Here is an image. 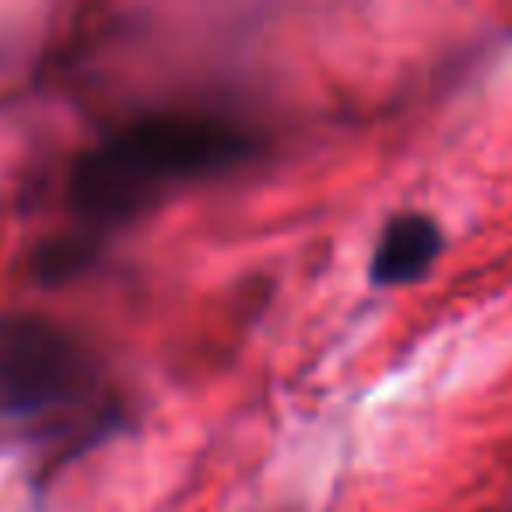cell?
Returning a JSON list of instances; mask_svg holds the SVG:
<instances>
[{
    "label": "cell",
    "instance_id": "cell-1",
    "mask_svg": "<svg viewBox=\"0 0 512 512\" xmlns=\"http://www.w3.org/2000/svg\"><path fill=\"white\" fill-rule=\"evenodd\" d=\"M260 134L246 123L204 109L141 113L85 148L67 172V211L74 228L64 235L99 253L120 228L151 214L176 190L207 183L249 165Z\"/></svg>",
    "mask_w": 512,
    "mask_h": 512
},
{
    "label": "cell",
    "instance_id": "cell-2",
    "mask_svg": "<svg viewBox=\"0 0 512 512\" xmlns=\"http://www.w3.org/2000/svg\"><path fill=\"white\" fill-rule=\"evenodd\" d=\"M99 397L102 365L85 337L46 316H0V418L57 425Z\"/></svg>",
    "mask_w": 512,
    "mask_h": 512
},
{
    "label": "cell",
    "instance_id": "cell-3",
    "mask_svg": "<svg viewBox=\"0 0 512 512\" xmlns=\"http://www.w3.org/2000/svg\"><path fill=\"white\" fill-rule=\"evenodd\" d=\"M446 249V232L425 211H400L383 225L369 260V281L376 288L414 285L435 267Z\"/></svg>",
    "mask_w": 512,
    "mask_h": 512
}]
</instances>
